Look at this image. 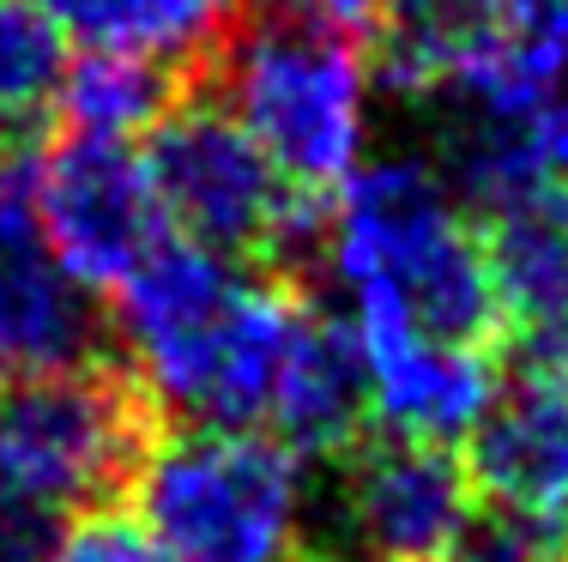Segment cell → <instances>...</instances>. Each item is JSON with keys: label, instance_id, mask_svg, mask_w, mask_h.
Listing matches in <instances>:
<instances>
[{"label": "cell", "instance_id": "obj_1", "mask_svg": "<svg viewBox=\"0 0 568 562\" xmlns=\"http://www.w3.org/2000/svg\"><path fill=\"white\" fill-rule=\"evenodd\" d=\"M110 297L133 364L128 381L145 406H164L182 423L266 430L284 357L308 320V303L284 278L248 273L170 231Z\"/></svg>", "mask_w": 568, "mask_h": 562}, {"label": "cell", "instance_id": "obj_2", "mask_svg": "<svg viewBox=\"0 0 568 562\" xmlns=\"http://www.w3.org/2000/svg\"><path fill=\"white\" fill-rule=\"evenodd\" d=\"M321 243L351 339L424 333L490 351L503 333L478 224L466 218L454 182L424 157L357 164V176L333 194Z\"/></svg>", "mask_w": 568, "mask_h": 562}, {"label": "cell", "instance_id": "obj_3", "mask_svg": "<svg viewBox=\"0 0 568 562\" xmlns=\"http://www.w3.org/2000/svg\"><path fill=\"white\" fill-rule=\"evenodd\" d=\"M219 49V103L296 194L333 200L369 152L375 67L363 43L278 0Z\"/></svg>", "mask_w": 568, "mask_h": 562}, {"label": "cell", "instance_id": "obj_4", "mask_svg": "<svg viewBox=\"0 0 568 562\" xmlns=\"http://www.w3.org/2000/svg\"><path fill=\"white\" fill-rule=\"evenodd\" d=\"M133 514L175 562H284L303 532V453L266 430L182 423L133 466Z\"/></svg>", "mask_w": 568, "mask_h": 562}, {"label": "cell", "instance_id": "obj_5", "mask_svg": "<svg viewBox=\"0 0 568 562\" xmlns=\"http://www.w3.org/2000/svg\"><path fill=\"white\" fill-rule=\"evenodd\" d=\"M152 411L128 375L79 364L0 387V508L19 527H61L133 478Z\"/></svg>", "mask_w": 568, "mask_h": 562}, {"label": "cell", "instance_id": "obj_6", "mask_svg": "<svg viewBox=\"0 0 568 562\" xmlns=\"http://www.w3.org/2000/svg\"><path fill=\"white\" fill-rule=\"evenodd\" d=\"M175 236L230 260H291L321 248L333 200L296 194L219 98H175L140 145Z\"/></svg>", "mask_w": 568, "mask_h": 562}, {"label": "cell", "instance_id": "obj_7", "mask_svg": "<svg viewBox=\"0 0 568 562\" xmlns=\"http://www.w3.org/2000/svg\"><path fill=\"white\" fill-rule=\"evenodd\" d=\"M37 236L79 290L110 297L170 236L140 145L67 133L37 157Z\"/></svg>", "mask_w": 568, "mask_h": 562}, {"label": "cell", "instance_id": "obj_8", "mask_svg": "<svg viewBox=\"0 0 568 562\" xmlns=\"http://www.w3.org/2000/svg\"><path fill=\"white\" fill-rule=\"evenodd\" d=\"M339 527L357 562H459L484 502L454 448L375 430V441L345 448Z\"/></svg>", "mask_w": 568, "mask_h": 562}, {"label": "cell", "instance_id": "obj_9", "mask_svg": "<svg viewBox=\"0 0 568 562\" xmlns=\"http://www.w3.org/2000/svg\"><path fill=\"white\" fill-rule=\"evenodd\" d=\"M466 441L484 514L568 562V369H520Z\"/></svg>", "mask_w": 568, "mask_h": 562}, {"label": "cell", "instance_id": "obj_10", "mask_svg": "<svg viewBox=\"0 0 568 562\" xmlns=\"http://www.w3.org/2000/svg\"><path fill=\"white\" fill-rule=\"evenodd\" d=\"M478 212L496 315L520 369H568V182L520 176Z\"/></svg>", "mask_w": 568, "mask_h": 562}, {"label": "cell", "instance_id": "obj_11", "mask_svg": "<svg viewBox=\"0 0 568 562\" xmlns=\"http://www.w3.org/2000/svg\"><path fill=\"white\" fill-rule=\"evenodd\" d=\"M79 364H98L91 290H79L43 243L0 248V387Z\"/></svg>", "mask_w": 568, "mask_h": 562}, {"label": "cell", "instance_id": "obj_12", "mask_svg": "<svg viewBox=\"0 0 568 562\" xmlns=\"http://www.w3.org/2000/svg\"><path fill=\"white\" fill-rule=\"evenodd\" d=\"M369 430V399H363V369L351 351L345 320L308 309L296 333L291 357H284L273 411H266V436H278L291 453H345Z\"/></svg>", "mask_w": 568, "mask_h": 562}, {"label": "cell", "instance_id": "obj_13", "mask_svg": "<svg viewBox=\"0 0 568 562\" xmlns=\"http://www.w3.org/2000/svg\"><path fill=\"white\" fill-rule=\"evenodd\" d=\"M557 91H568V0H503L448 98L466 103V115L526 122Z\"/></svg>", "mask_w": 568, "mask_h": 562}, {"label": "cell", "instance_id": "obj_14", "mask_svg": "<svg viewBox=\"0 0 568 562\" xmlns=\"http://www.w3.org/2000/svg\"><path fill=\"white\" fill-rule=\"evenodd\" d=\"M79 49H115L158 67H187L230 37L236 0H37Z\"/></svg>", "mask_w": 568, "mask_h": 562}, {"label": "cell", "instance_id": "obj_15", "mask_svg": "<svg viewBox=\"0 0 568 562\" xmlns=\"http://www.w3.org/2000/svg\"><path fill=\"white\" fill-rule=\"evenodd\" d=\"M503 0H382L375 12V73L399 98H448L466 61L484 49Z\"/></svg>", "mask_w": 568, "mask_h": 562}, {"label": "cell", "instance_id": "obj_16", "mask_svg": "<svg viewBox=\"0 0 568 562\" xmlns=\"http://www.w3.org/2000/svg\"><path fill=\"white\" fill-rule=\"evenodd\" d=\"M170 103H175L170 67L140 61V55H115V49H79L61 73L55 115L79 140L140 145Z\"/></svg>", "mask_w": 568, "mask_h": 562}, {"label": "cell", "instance_id": "obj_17", "mask_svg": "<svg viewBox=\"0 0 568 562\" xmlns=\"http://www.w3.org/2000/svg\"><path fill=\"white\" fill-rule=\"evenodd\" d=\"M67 61V37L37 0H0V145L31 140L55 115Z\"/></svg>", "mask_w": 568, "mask_h": 562}, {"label": "cell", "instance_id": "obj_18", "mask_svg": "<svg viewBox=\"0 0 568 562\" xmlns=\"http://www.w3.org/2000/svg\"><path fill=\"white\" fill-rule=\"evenodd\" d=\"M37 562H175V556L145 532L140 514L103 502L85 508V514H67L55 539L37 551Z\"/></svg>", "mask_w": 568, "mask_h": 562}, {"label": "cell", "instance_id": "obj_19", "mask_svg": "<svg viewBox=\"0 0 568 562\" xmlns=\"http://www.w3.org/2000/svg\"><path fill=\"white\" fill-rule=\"evenodd\" d=\"M520 140H526V157H532L538 176L568 182V91H557L550 103H538V110L526 115Z\"/></svg>", "mask_w": 568, "mask_h": 562}, {"label": "cell", "instance_id": "obj_20", "mask_svg": "<svg viewBox=\"0 0 568 562\" xmlns=\"http://www.w3.org/2000/svg\"><path fill=\"white\" fill-rule=\"evenodd\" d=\"M284 7L308 12V19L333 24V31H345V37H363V31H375V12H382V0H284Z\"/></svg>", "mask_w": 568, "mask_h": 562}, {"label": "cell", "instance_id": "obj_21", "mask_svg": "<svg viewBox=\"0 0 568 562\" xmlns=\"http://www.w3.org/2000/svg\"><path fill=\"white\" fill-rule=\"evenodd\" d=\"M0 562H31V544H24V527L0 508Z\"/></svg>", "mask_w": 568, "mask_h": 562}, {"label": "cell", "instance_id": "obj_22", "mask_svg": "<svg viewBox=\"0 0 568 562\" xmlns=\"http://www.w3.org/2000/svg\"><path fill=\"white\" fill-rule=\"evenodd\" d=\"M284 562H296V556H284Z\"/></svg>", "mask_w": 568, "mask_h": 562}]
</instances>
